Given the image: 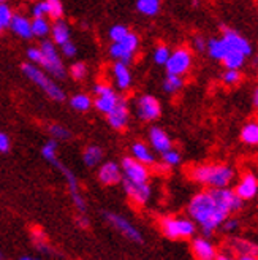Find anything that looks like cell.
Masks as SVG:
<instances>
[{"label":"cell","instance_id":"obj_4","mask_svg":"<svg viewBox=\"0 0 258 260\" xmlns=\"http://www.w3.org/2000/svg\"><path fill=\"white\" fill-rule=\"evenodd\" d=\"M159 225L163 235L170 240H187L197 233V224L190 217L165 216L160 219Z\"/></svg>","mask_w":258,"mask_h":260},{"label":"cell","instance_id":"obj_45","mask_svg":"<svg viewBox=\"0 0 258 260\" xmlns=\"http://www.w3.org/2000/svg\"><path fill=\"white\" fill-rule=\"evenodd\" d=\"M206 42H208V38L206 37L195 35L192 38V51H195V53H198V54L206 53Z\"/></svg>","mask_w":258,"mask_h":260},{"label":"cell","instance_id":"obj_26","mask_svg":"<svg viewBox=\"0 0 258 260\" xmlns=\"http://www.w3.org/2000/svg\"><path fill=\"white\" fill-rule=\"evenodd\" d=\"M247 57L244 56L239 51H233V49H228L225 57L222 59V65L225 69H233V70H242L246 67L247 63Z\"/></svg>","mask_w":258,"mask_h":260},{"label":"cell","instance_id":"obj_48","mask_svg":"<svg viewBox=\"0 0 258 260\" xmlns=\"http://www.w3.org/2000/svg\"><path fill=\"white\" fill-rule=\"evenodd\" d=\"M11 148L10 137L5 132H0V152H8Z\"/></svg>","mask_w":258,"mask_h":260},{"label":"cell","instance_id":"obj_30","mask_svg":"<svg viewBox=\"0 0 258 260\" xmlns=\"http://www.w3.org/2000/svg\"><path fill=\"white\" fill-rule=\"evenodd\" d=\"M70 107L76 111H80V113H86L94 107V99L89 94H84V92L75 94L70 99Z\"/></svg>","mask_w":258,"mask_h":260},{"label":"cell","instance_id":"obj_14","mask_svg":"<svg viewBox=\"0 0 258 260\" xmlns=\"http://www.w3.org/2000/svg\"><path fill=\"white\" fill-rule=\"evenodd\" d=\"M105 217L108 222L116 229L119 230L122 235L128 240H132L135 243H143V235H141V232L130 222L128 219L116 214V213H105Z\"/></svg>","mask_w":258,"mask_h":260},{"label":"cell","instance_id":"obj_39","mask_svg":"<svg viewBox=\"0 0 258 260\" xmlns=\"http://www.w3.org/2000/svg\"><path fill=\"white\" fill-rule=\"evenodd\" d=\"M48 4V16L51 19H60L63 16V4L62 0H46Z\"/></svg>","mask_w":258,"mask_h":260},{"label":"cell","instance_id":"obj_31","mask_svg":"<svg viewBox=\"0 0 258 260\" xmlns=\"http://www.w3.org/2000/svg\"><path fill=\"white\" fill-rule=\"evenodd\" d=\"M30 25H32V37L45 40V38L51 34V22L48 18H32Z\"/></svg>","mask_w":258,"mask_h":260},{"label":"cell","instance_id":"obj_47","mask_svg":"<svg viewBox=\"0 0 258 260\" xmlns=\"http://www.w3.org/2000/svg\"><path fill=\"white\" fill-rule=\"evenodd\" d=\"M222 229L225 233H235L239 230V220L230 216L228 219H225V222L222 224Z\"/></svg>","mask_w":258,"mask_h":260},{"label":"cell","instance_id":"obj_6","mask_svg":"<svg viewBox=\"0 0 258 260\" xmlns=\"http://www.w3.org/2000/svg\"><path fill=\"white\" fill-rule=\"evenodd\" d=\"M139 48V37L135 32H128L121 42L109 45V56L114 62L130 65Z\"/></svg>","mask_w":258,"mask_h":260},{"label":"cell","instance_id":"obj_11","mask_svg":"<svg viewBox=\"0 0 258 260\" xmlns=\"http://www.w3.org/2000/svg\"><path fill=\"white\" fill-rule=\"evenodd\" d=\"M220 35H222V38L225 40L228 49L239 51V53H242L247 59L255 53L252 42L249 40L247 37H244L241 32H238L236 29H233V27H227V25H224Z\"/></svg>","mask_w":258,"mask_h":260},{"label":"cell","instance_id":"obj_41","mask_svg":"<svg viewBox=\"0 0 258 260\" xmlns=\"http://www.w3.org/2000/svg\"><path fill=\"white\" fill-rule=\"evenodd\" d=\"M48 130H49L51 137H53V140H70V137H71L70 130L60 124H51L48 127Z\"/></svg>","mask_w":258,"mask_h":260},{"label":"cell","instance_id":"obj_8","mask_svg":"<svg viewBox=\"0 0 258 260\" xmlns=\"http://www.w3.org/2000/svg\"><path fill=\"white\" fill-rule=\"evenodd\" d=\"M92 94L95 95L94 99V107L98 113L101 114H108L116 105L119 103V100L122 99L118 90H116L113 86H109L108 83H95L92 86Z\"/></svg>","mask_w":258,"mask_h":260},{"label":"cell","instance_id":"obj_13","mask_svg":"<svg viewBox=\"0 0 258 260\" xmlns=\"http://www.w3.org/2000/svg\"><path fill=\"white\" fill-rule=\"evenodd\" d=\"M238 197L246 203L255 200L258 195V176L253 172H246L238 181L236 187L233 189Z\"/></svg>","mask_w":258,"mask_h":260},{"label":"cell","instance_id":"obj_18","mask_svg":"<svg viewBox=\"0 0 258 260\" xmlns=\"http://www.w3.org/2000/svg\"><path fill=\"white\" fill-rule=\"evenodd\" d=\"M111 75H113V81L121 92H127L128 89L133 84V75L130 70V65H125L121 62H114L111 67Z\"/></svg>","mask_w":258,"mask_h":260},{"label":"cell","instance_id":"obj_55","mask_svg":"<svg viewBox=\"0 0 258 260\" xmlns=\"http://www.w3.org/2000/svg\"><path fill=\"white\" fill-rule=\"evenodd\" d=\"M19 260H38V258H35V257H29V255H25V257H21Z\"/></svg>","mask_w":258,"mask_h":260},{"label":"cell","instance_id":"obj_2","mask_svg":"<svg viewBox=\"0 0 258 260\" xmlns=\"http://www.w3.org/2000/svg\"><path fill=\"white\" fill-rule=\"evenodd\" d=\"M189 176L197 184L206 186L208 189L230 187L236 178V170L228 164H200L192 167Z\"/></svg>","mask_w":258,"mask_h":260},{"label":"cell","instance_id":"obj_36","mask_svg":"<svg viewBox=\"0 0 258 260\" xmlns=\"http://www.w3.org/2000/svg\"><path fill=\"white\" fill-rule=\"evenodd\" d=\"M89 73V67L84 62H75L70 67V76L75 81H84Z\"/></svg>","mask_w":258,"mask_h":260},{"label":"cell","instance_id":"obj_44","mask_svg":"<svg viewBox=\"0 0 258 260\" xmlns=\"http://www.w3.org/2000/svg\"><path fill=\"white\" fill-rule=\"evenodd\" d=\"M27 60L33 65H38L40 67L42 65V60H43V53H42V49L38 48V46H30L27 49Z\"/></svg>","mask_w":258,"mask_h":260},{"label":"cell","instance_id":"obj_29","mask_svg":"<svg viewBox=\"0 0 258 260\" xmlns=\"http://www.w3.org/2000/svg\"><path fill=\"white\" fill-rule=\"evenodd\" d=\"M231 246L239 255H258V244L250 240L235 238L231 241Z\"/></svg>","mask_w":258,"mask_h":260},{"label":"cell","instance_id":"obj_51","mask_svg":"<svg viewBox=\"0 0 258 260\" xmlns=\"http://www.w3.org/2000/svg\"><path fill=\"white\" fill-rule=\"evenodd\" d=\"M249 62H250V67L252 69H258V54H252L250 57H249Z\"/></svg>","mask_w":258,"mask_h":260},{"label":"cell","instance_id":"obj_38","mask_svg":"<svg viewBox=\"0 0 258 260\" xmlns=\"http://www.w3.org/2000/svg\"><path fill=\"white\" fill-rule=\"evenodd\" d=\"M13 15H15V11H13V8L8 4H0V32L10 27Z\"/></svg>","mask_w":258,"mask_h":260},{"label":"cell","instance_id":"obj_10","mask_svg":"<svg viewBox=\"0 0 258 260\" xmlns=\"http://www.w3.org/2000/svg\"><path fill=\"white\" fill-rule=\"evenodd\" d=\"M121 170H122L124 179H128V181H132V183H136V184L149 183V178H151L149 167L138 162L136 159L132 157V155H127V157L122 159Z\"/></svg>","mask_w":258,"mask_h":260},{"label":"cell","instance_id":"obj_7","mask_svg":"<svg viewBox=\"0 0 258 260\" xmlns=\"http://www.w3.org/2000/svg\"><path fill=\"white\" fill-rule=\"evenodd\" d=\"M193 69V51L189 46H177L171 49V54L165 63V72L170 75L186 76Z\"/></svg>","mask_w":258,"mask_h":260},{"label":"cell","instance_id":"obj_27","mask_svg":"<svg viewBox=\"0 0 258 260\" xmlns=\"http://www.w3.org/2000/svg\"><path fill=\"white\" fill-rule=\"evenodd\" d=\"M186 86V78L184 76H177V75H170V73H166L165 76V80L162 83V87L165 90V94H168V95H176L179 94L180 90L184 89Z\"/></svg>","mask_w":258,"mask_h":260},{"label":"cell","instance_id":"obj_58","mask_svg":"<svg viewBox=\"0 0 258 260\" xmlns=\"http://www.w3.org/2000/svg\"><path fill=\"white\" fill-rule=\"evenodd\" d=\"M0 34H2V32H0Z\"/></svg>","mask_w":258,"mask_h":260},{"label":"cell","instance_id":"obj_21","mask_svg":"<svg viewBox=\"0 0 258 260\" xmlns=\"http://www.w3.org/2000/svg\"><path fill=\"white\" fill-rule=\"evenodd\" d=\"M8 29L15 35H18L19 38H22V40H30V38H33L30 18H27L25 15H21V13H15V15H13Z\"/></svg>","mask_w":258,"mask_h":260},{"label":"cell","instance_id":"obj_33","mask_svg":"<svg viewBox=\"0 0 258 260\" xmlns=\"http://www.w3.org/2000/svg\"><path fill=\"white\" fill-rule=\"evenodd\" d=\"M242 72L241 70H233V69H225L220 75V81L227 86V87H235L239 86L242 83Z\"/></svg>","mask_w":258,"mask_h":260},{"label":"cell","instance_id":"obj_12","mask_svg":"<svg viewBox=\"0 0 258 260\" xmlns=\"http://www.w3.org/2000/svg\"><path fill=\"white\" fill-rule=\"evenodd\" d=\"M57 170H60V173L65 176V179H67V184H68V190H70V197H71V200H73V205H75V208L78 210L80 213H86V202H84V199H83V195H81V190H80V184H78V179H76V176H75V173L70 170L68 167H65L63 165L59 159L53 164Z\"/></svg>","mask_w":258,"mask_h":260},{"label":"cell","instance_id":"obj_40","mask_svg":"<svg viewBox=\"0 0 258 260\" xmlns=\"http://www.w3.org/2000/svg\"><path fill=\"white\" fill-rule=\"evenodd\" d=\"M128 32H130V29H128L127 25H124V24H116V25H113V27L109 29L108 37H109L111 43H118V42L122 40V38H124Z\"/></svg>","mask_w":258,"mask_h":260},{"label":"cell","instance_id":"obj_46","mask_svg":"<svg viewBox=\"0 0 258 260\" xmlns=\"http://www.w3.org/2000/svg\"><path fill=\"white\" fill-rule=\"evenodd\" d=\"M59 48H60V53L63 54V57L71 59V57H75L76 54H78V48H76V45L71 40L67 42V43H63V45H60Z\"/></svg>","mask_w":258,"mask_h":260},{"label":"cell","instance_id":"obj_1","mask_svg":"<svg viewBox=\"0 0 258 260\" xmlns=\"http://www.w3.org/2000/svg\"><path fill=\"white\" fill-rule=\"evenodd\" d=\"M187 213L193 222L200 225L203 237L206 238H211L222 227L225 219L231 216L230 210L215 197L212 189L193 195L187 205Z\"/></svg>","mask_w":258,"mask_h":260},{"label":"cell","instance_id":"obj_9","mask_svg":"<svg viewBox=\"0 0 258 260\" xmlns=\"http://www.w3.org/2000/svg\"><path fill=\"white\" fill-rule=\"evenodd\" d=\"M135 114L139 121L154 122L162 116V103L152 94H141L135 100Z\"/></svg>","mask_w":258,"mask_h":260},{"label":"cell","instance_id":"obj_23","mask_svg":"<svg viewBox=\"0 0 258 260\" xmlns=\"http://www.w3.org/2000/svg\"><path fill=\"white\" fill-rule=\"evenodd\" d=\"M227 51H228V46L222 38V35L211 37V38H208V42H206V54L215 62H222V59L227 54Z\"/></svg>","mask_w":258,"mask_h":260},{"label":"cell","instance_id":"obj_50","mask_svg":"<svg viewBox=\"0 0 258 260\" xmlns=\"http://www.w3.org/2000/svg\"><path fill=\"white\" fill-rule=\"evenodd\" d=\"M76 222H78V225H81V227H84V229L89 227V219H87L83 213H81L78 217H76Z\"/></svg>","mask_w":258,"mask_h":260},{"label":"cell","instance_id":"obj_24","mask_svg":"<svg viewBox=\"0 0 258 260\" xmlns=\"http://www.w3.org/2000/svg\"><path fill=\"white\" fill-rule=\"evenodd\" d=\"M130 151H132V157L136 159L138 162L144 164L148 167L156 164V155H154V152L151 151V148L146 145V143L135 141L132 145V148H130Z\"/></svg>","mask_w":258,"mask_h":260},{"label":"cell","instance_id":"obj_56","mask_svg":"<svg viewBox=\"0 0 258 260\" xmlns=\"http://www.w3.org/2000/svg\"><path fill=\"white\" fill-rule=\"evenodd\" d=\"M0 260H7V258L4 257V254H2V252H0Z\"/></svg>","mask_w":258,"mask_h":260},{"label":"cell","instance_id":"obj_53","mask_svg":"<svg viewBox=\"0 0 258 260\" xmlns=\"http://www.w3.org/2000/svg\"><path fill=\"white\" fill-rule=\"evenodd\" d=\"M238 260H258V255H239Z\"/></svg>","mask_w":258,"mask_h":260},{"label":"cell","instance_id":"obj_17","mask_svg":"<svg viewBox=\"0 0 258 260\" xmlns=\"http://www.w3.org/2000/svg\"><path fill=\"white\" fill-rule=\"evenodd\" d=\"M121 183L124 184V190L127 193V197L130 199L135 205H144L151 199L152 189H151L149 183L136 184V183H132V181L124 179V178H122Z\"/></svg>","mask_w":258,"mask_h":260},{"label":"cell","instance_id":"obj_19","mask_svg":"<svg viewBox=\"0 0 258 260\" xmlns=\"http://www.w3.org/2000/svg\"><path fill=\"white\" fill-rule=\"evenodd\" d=\"M149 143H151L152 149L160 154L173 148L171 137L168 135V132H166L165 128H162L159 125H152L149 128Z\"/></svg>","mask_w":258,"mask_h":260},{"label":"cell","instance_id":"obj_5","mask_svg":"<svg viewBox=\"0 0 258 260\" xmlns=\"http://www.w3.org/2000/svg\"><path fill=\"white\" fill-rule=\"evenodd\" d=\"M43 53V60H42V65L40 67L49 75L53 76L54 80H63V78L67 76V70H65V65L62 62V57L57 51V46L51 42V40H42L40 46Z\"/></svg>","mask_w":258,"mask_h":260},{"label":"cell","instance_id":"obj_28","mask_svg":"<svg viewBox=\"0 0 258 260\" xmlns=\"http://www.w3.org/2000/svg\"><path fill=\"white\" fill-rule=\"evenodd\" d=\"M136 11L143 16H157L162 8V0H136Z\"/></svg>","mask_w":258,"mask_h":260},{"label":"cell","instance_id":"obj_57","mask_svg":"<svg viewBox=\"0 0 258 260\" xmlns=\"http://www.w3.org/2000/svg\"><path fill=\"white\" fill-rule=\"evenodd\" d=\"M8 2V0H0V4H7Z\"/></svg>","mask_w":258,"mask_h":260},{"label":"cell","instance_id":"obj_54","mask_svg":"<svg viewBox=\"0 0 258 260\" xmlns=\"http://www.w3.org/2000/svg\"><path fill=\"white\" fill-rule=\"evenodd\" d=\"M192 7H193V8L200 7V0H192Z\"/></svg>","mask_w":258,"mask_h":260},{"label":"cell","instance_id":"obj_32","mask_svg":"<svg viewBox=\"0 0 258 260\" xmlns=\"http://www.w3.org/2000/svg\"><path fill=\"white\" fill-rule=\"evenodd\" d=\"M103 159V149L97 145H89L86 146L83 152V160L86 167H97Z\"/></svg>","mask_w":258,"mask_h":260},{"label":"cell","instance_id":"obj_37","mask_svg":"<svg viewBox=\"0 0 258 260\" xmlns=\"http://www.w3.org/2000/svg\"><path fill=\"white\" fill-rule=\"evenodd\" d=\"M162 162L166 167H177L180 162H182V155H180V152L177 149L171 148L162 154Z\"/></svg>","mask_w":258,"mask_h":260},{"label":"cell","instance_id":"obj_42","mask_svg":"<svg viewBox=\"0 0 258 260\" xmlns=\"http://www.w3.org/2000/svg\"><path fill=\"white\" fill-rule=\"evenodd\" d=\"M32 18H48V4L46 0H35L30 7Z\"/></svg>","mask_w":258,"mask_h":260},{"label":"cell","instance_id":"obj_15","mask_svg":"<svg viewBox=\"0 0 258 260\" xmlns=\"http://www.w3.org/2000/svg\"><path fill=\"white\" fill-rule=\"evenodd\" d=\"M108 124L114 130H124L127 128L128 122H130V108H128V103L125 99H121L119 103L116 105L108 114H106Z\"/></svg>","mask_w":258,"mask_h":260},{"label":"cell","instance_id":"obj_52","mask_svg":"<svg viewBox=\"0 0 258 260\" xmlns=\"http://www.w3.org/2000/svg\"><path fill=\"white\" fill-rule=\"evenodd\" d=\"M215 260H238L235 255H231V254H218Z\"/></svg>","mask_w":258,"mask_h":260},{"label":"cell","instance_id":"obj_34","mask_svg":"<svg viewBox=\"0 0 258 260\" xmlns=\"http://www.w3.org/2000/svg\"><path fill=\"white\" fill-rule=\"evenodd\" d=\"M170 54H171V48L168 45H165V43H160V45H157L156 48H154L152 59L157 65H160V67H165V63H166V60H168Z\"/></svg>","mask_w":258,"mask_h":260},{"label":"cell","instance_id":"obj_25","mask_svg":"<svg viewBox=\"0 0 258 260\" xmlns=\"http://www.w3.org/2000/svg\"><path fill=\"white\" fill-rule=\"evenodd\" d=\"M239 138L246 146H258V121L252 119L247 121L241 127V132H239Z\"/></svg>","mask_w":258,"mask_h":260},{"label":"cell","instance_id":"obj_22","mask_svg":"<svg viewBox=\"0 0 258 260\" xmlns=\"http://www.w3.org/2000/svg\"><path fill=\"white\" fill-rule=\"evenodd\" d=\"M51 42H53L56 46H60L63 43H67L71 40V32H70V25L67 21L56 19L53 24H51Z\"/></svg>","mask_w":258,"mask_h":260},{"label":"cell","instance_id":"obj_35","mask_svg":"<svg viewBox=\"0 0 258 260\" xmlns=\"http://www.w3.org/2000/svg\"><path fill=\"white\" fill-rule=\"evenodd\" d=\"M42 155L45 157L46 162L53 165L57 160V140H49L46 141L42 148Z\"/></svg>","mask_w":258,"mask_h":260},{"label":"cell","instance_id":"obj_43","mask_svg":"<svg viewBox=\"0 0 258 260\" xmlns=\"http://www.w3.org/2000/svg\"><path fill=\"white\" fill-rule=\"evenodd\" d=\"M33 241L36 244V248L40 249L42 252H46L49 254V249H48V243H46V235L42 229H33Z\"/></svg>","mask_w":258,"mask_h":260},{"label":"cell","instance_id":"obj_20","mask_svg":"<svg viewBox=\"0 0 258 260\" xmlns=\"http://www.w3.org/2000/svg\"><path fill=\"white\" fill-rule=\"evenodd\" d=\"M98 181L101 184L105 186H114V184H119L122 181V170H121V165L116 164V162H105L101 164L98 168Z\"/></svg>","mask_w":258,"mask_h":260},{"label":"cell","instance_id":"obj_16","mask_svg":"<svg viewBox=\"0 0 258 260\" xmlns=\"http://www.w3.org/2000/svg\"><path fill=\"white\" fill-rule=\"evenodd\" d=\"M192 254L195 260H215L218 251L209 238L195 237L192 240Z\"/></svg>","mask_w":258,"mask_h":260},{"label":"cell","instance_id":"obj_49","mask_svg":"<svg viewBox=\"0 0 258 260\" xmlns=\"http://www.w3.org/2000/svg\"><path fill=\"white\" fill-rule=\"evenodd\" d=\"M252 107L255 111H258V84L252 90Z\"/></svg>","mask_w":258,"mask_h":260},{"label":"cell","instance_id":"obj_3","mask_svg":"<svg viewBox=\"0 0 258 260\" xmlns=\"http://www.w3.org/2000/svg\"><path fill=\"white\" fill-rule=\"evenodd\" d=\"M21 70H22L24 76L27 78V80H30L33 84H36L38 87H40L51 100H54V102H63V100H65V92H63V89L56 83L54 78L49 76L42 67L27 62V63H22Z\"/></svg>","mask_w":258,"mask_h":260}]
</instances>
